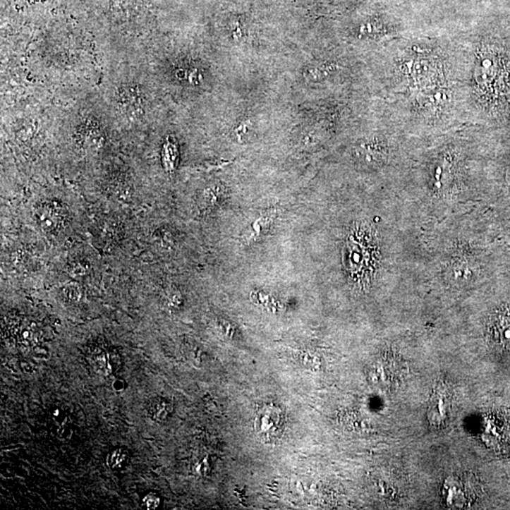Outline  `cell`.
<instances>
[{"label":"cell","mask_w":510,"mask_h":510,"mask_svg":"<svg viewBox=\"0 0 510 510\" xmlns=\"http://www.w3.org/2000/svg\"><path fill=\"white\" fill-rule=\"evenodd\" d=\"M174 411V406L170 401L164 398H154L149 403L147 413L156 422H164Z\"/></svg>","instance_id":"4"},{"label":"cell","mask_w":510,"mask_h":510,"mask_svg":"<svg viewBox=\"0 0 510 510\" xmlns=\"http://www.w3.org/2000/svg\"><path fill=\"white\" fill-rule=\"evenodd\" d=\"M250 298L256 305L262 306V308L272 312V313H279L284 309V306L276 298L273 297L272 295L266 293V292L253 291L250 294Z\"/></svg>","instance_id":"7"},{"label":"cell","mask_w":510,"mask_h":510,"mask_svg":"<svg viewBox=\"0 0 510 510\" xmlns=\"http://www.w3.org/2000/svg\"><path fill=\"white\" fill-rule=\"evenodd\" d=\"M277 217L274 210H270L265 212L261 214L252 223L250 228H248L241 236V241L245 245H250L255 243V242L259 241L263 238L265 235H267V232L272 228L273 222Z\"/></svg>","instance_id":"2"},{"label":"cell","mask_w":510,"mask_h":510,"mask_svg":"<svg viewBox=\"0 0 510 510\" xmlns=\"http://www.w3.org/2000/svg\"><path fill=\"white\" fill-rule=\"evenodd\" d=\"M121 359L115 351L99 350L94 353L91 365L95 372L100 375H109L116 372L121 367Z\"/></svg>","instance_id":"3"},{"label":"cell","mask_w":510,"mask_h":510,"mask_svg":"<svg viewBox=\"0 0 510 510\" xmlns=\"http://www.w3.org/2000/svg\"><path fill=\"white\" fill-rule=\"evenodd\" d=\"M316 358L315 355L309 353H303L300 355V362H302L306 368H315V369H316L317 365H319V362H317Z\"/></svg>","instance_id":"11"},{"label":"cell","mask_w":510,"mask_h":510,"mask_svg":"<svg viewBox=\"0 0 510 510\" xmlns=\"http://www.w3.org/2000/svg\"><path fill=\"white\" fill-rule=\"evenodd\" d=\"M161 504L160 496L156 492H149L144 496L143 500H142V506L146 509H158Z\"/></svg>","instance_id":"10"},{"label":"cell","mask_w":510,"mask_h":510,"mask_svg":"<svg viewBox=\"0 0 510 510\" xmlns=\"http://www.w3.org/2000/svg\"><path fill=\"white\" fill-rule=\"evenodd\" d=\"M449 406H450V402H449V397L446 390L436 393L435 397L432 399L431 416L434 417L437 420V423L440 422V419H446Z\"/></svg>","instance_id":"6"},{"label":"cell","mask_w":510,"mask_h":510,"mask_svg":"<svg viewBox=\"0 0 510 510\" xmlns=\"http://www.w3.org/2000/svg\"><path fill=\"white\" fill-rule=\"evenodd\" d=\"M464 482L459 479L451 478L450 481L446 483V498L451 504L462 506L466 501L467 489L464 487Z\"/></svg>","instance_id":"5"},{"label":"cell","mask_w":510,"mask_h":510,"mask_svg":"<svg viewBox=\"0 0 510 510\" xmlns=\"http://www.w3.org/2000/svg\"><path fill=\"white\" fill-rule=\"evenodd\" d=\"M60 214L55 211L54 208L44 207L41 209L39 219L41 220V224L47 229H53L59 223Z\"/></svg>","instance_id":"9"},{"label":"cell","mask_w":510,"mask_h":510,"mask_svg":"<svg viewBox=\"0 0 510 510\" xmlns=\"http://www.w3.org/2000/svg\"><path fill=\"white\" fill-rule=\"evenodd\" d=\"M490 336L498 347L510 348V308L499 312L492 320Z\"/></svg>","instance_id":"1"},{"label":"cell","mask_w":510,"mask_h":510,"mask_svg":"<svg viewBox=\"0 0 510 510\" xmlns=\"http://www.w3.org/2000/svg\"><path fill=\"white\" fill-rule=\"evenodd\" d=\"M130 461V451L125 448L114 449L106 459L107 466L113 470L124 469Z\"/></svg>","instance_id":"8"}]
</instances>
